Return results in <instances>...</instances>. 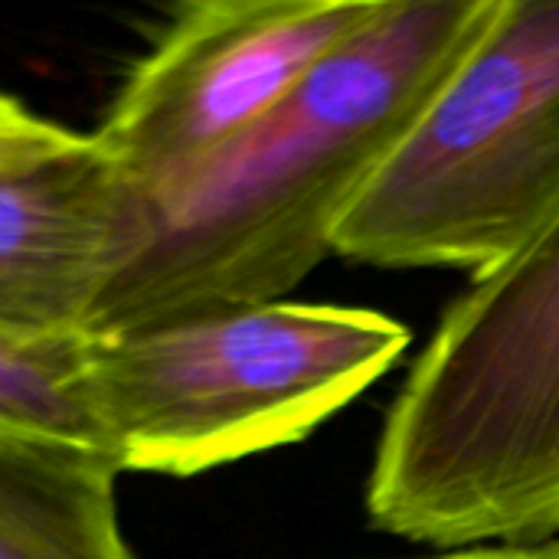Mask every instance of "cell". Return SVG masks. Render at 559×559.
Instances as JSON below:
<instances>
[{"instance_id":"obj_1","label":"cell","mask_w":559,"mask_h":559,"mask_svg":"<svg viewBox=\"0 0 559 559\" xmlns=\"http://www.w3.org/2000/svg\"><path fill=\"white\" fill-rule=\"evenodd\" d=\"M501 0H390L265 121L138 197L128 255L88 334L282 301L334 252L364 183L485 33Z\"/></svg>"},{"instance_id":"obj_2","label":"cell","mask_w":559,"mask_h":559,"mask_svg":"<svg viewBox=\"0 0 559 559\" xmlns=\"http://www.w3.org/2000/svg\"><path fill=\"white\" fill-rule=\"evenodd\" d=\"M367 514L442 550L559 537V213L439 321L386 413Z\"/></svg>"},{"instance_id":"obj_3","label":"cell","mask_w":559,"mask_h":559,"mask_svg":"<svg viewBox=\"0 0 559 559\" xmlns=\"http://www.w3.org/2000/svg\"><path fill=\"white\" fill-rule=\"evenodd\" d=\"M409 347L400 321L275 301L82 337V386L121 472L193 478L311 436Z\"/></svg>"},{"instance_id":"obj_4","label":"cell","mask_w":559,"mask_h":559,"mask_svg":"<svg viewBox=\"0 0 559 559\" xmlns=\"http://www.w3.org/2000/svg\"><path fill=\"white\" fill-rule=\"evenodd\" d=\"M559 213V0H501L337 223L380 269L488 275Z\"/></svg>"},{"instance_id":"obj_5","label":"cell","mask_w":559,"mask_h":559,"mask_svg":"<svg viewBox=\"0 0 559 559\" xmlns=\"http://www.w3.org/2000/svg\"><path fill=\"white\" fill-rule=\"evenodd\" d=\"M390 0H193L131 69L98 151L154 197L265 121Z\"/></svg>"},{"instance_id":"obj_6","label":"cell","mask_w":559,"mask_h":559,"mask_svg":"<svg viewBox=\"0 0 559 559\" xmlns=\"http://www.w3.org/2000/svg\"><path fill=\"white\" fill-rule=\"evenodd\" d=\"M138 219V193L98 151L0 174V334L66 341L92 328Z\"/></svg>"},{"instance_id":"obj_7","label":"cell","mask_w":559,"mask_h":559,"mask_svg":"<svg viewBox=\"0 0 559 559\" xmlns=\"http://www.w3.org/2000/svg\"><path fill=\"white\" fill-rule=\"evenodd\" d=\"M95 445L0 429V559H134Z\"/></svg>"},{"instance_id":"obj_8","label":"cell","mask_w":559,"mask_h":559,"mask_svg":"<svg viewBox=\"0 0 559 559\" xmlns=\"http://www.w3.org/2000/svg\"><path fill=\"white\" fill-rule=\"evenodd\" d=\"M82 337L0 334V429L105 449L82 386Z\"/></svg>"},{"instance_id":"obj_9","label":"cell","mask_w":559,"mask_h":559,"mask_svg":"<svg viewBox=\"0 0 559 559\" xmlns=\"http://www.w3.org/2000/svg\"><path fill=\"white\" fill-rule=\"evenodd\" d=\"M92 144V131H72L59 121H49L29 111L20 98L0 92V174L20 170L46 160L69 157Z\"/></svg>"},{"instance_id":"obj_10","label":"cell","mask_w":559,"mask_h":559,"mask_svg":"<svg viewBox=\"0 0 559 559\" xmlns=\"http://www.w3.org/2000/svg\"><path fill=\"white\" fill-rule=\"evenodd\" d=\"M429 559H559V540L527 544V547H475V550H449Z\"/></svg>"}]
</instances>
